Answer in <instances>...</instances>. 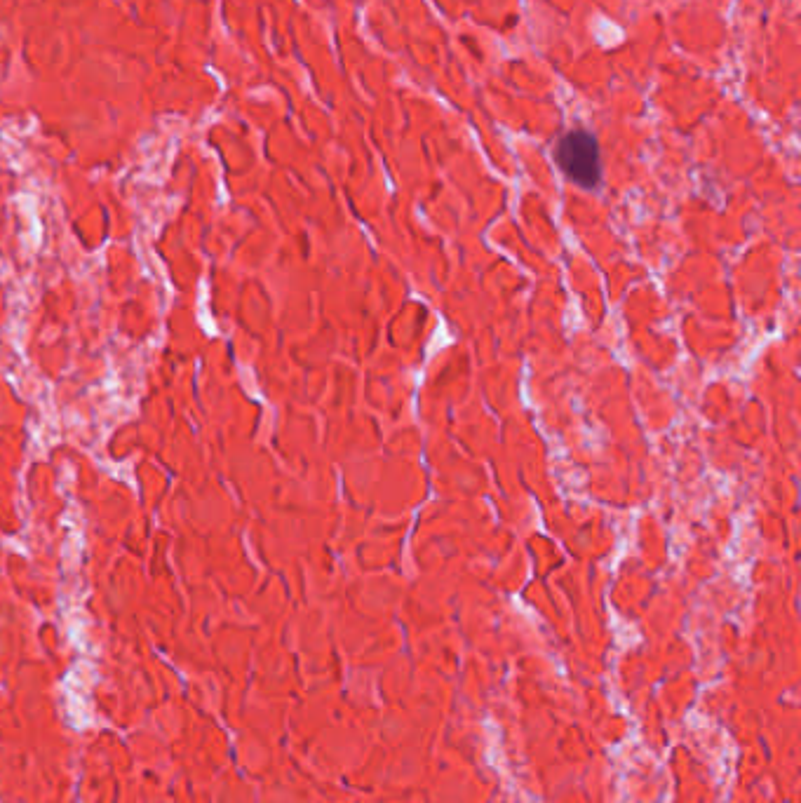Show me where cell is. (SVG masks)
Here are the masks:
<instances>
[{
	"mask_svg": "<svg viewBox=\"0 0 801 803\" xmlns=\"http://www.w3.org/2000/svg\"><path fill=\"white\" fill-rule=\"evenodd\" d=\"M555 160L560 170L581 188H597L602 181V155L595 134L571 130L557 141Z\"/></svg>",
	"mask_w": 801,
	"mask_h": 803,
	"instance_id": "6da1fadb",
	"label": "cell"
}]
</instances>
